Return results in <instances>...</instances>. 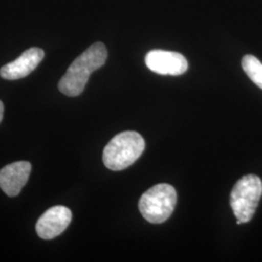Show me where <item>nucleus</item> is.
<instances>
[{"instance_id": "5", "label": "nucleus", "mask_w": 262, "mask_h": 262, "mask_svg": "<svg viewBox=\"0 0 262 262\" xmlns=\"http://www.w3.org/2000/svg\"><path fill=\"white\" fill-rule=\"evenodd\" d=\"M145 62L150 71L160 75H182L188 69L185 56L176 52L163 50L149 52L145 57Z\"/></svg>"}, {"instance_id": "4", "label": "nucleus", "mask_w": 262, "mask_h": 262, "mask_svg": "<svg viewBox=\"0 0 262 262\" xmlns=\"http://www.w3.org/2000/svg\"><path fill=\"white\" fill-rule=\"evenodd\" d=\"M262 195V182L256 175L250 174L240 179L230 194V206L237 220L249 223L255 213Z\"/></svg>"}, {"instance_id": "3", "label": "nucleus", "mask_w": 262, "mask_h": 262, "mask_svg": "<svg viewBox=\"0 0 262 262\" xmlns=\"http://www.w3.org/2000/svg\"><path fill=\"white\" fill-rule=\"evenodd\" d=\"M177 203V192L168 184L148 189L139 200L141 214L150 224H162L172 215Z\"/></svg>"}, {"instance_id": "7", "label": "nucleus", "mask_w": 262, "mask_h": 262, "mask_svg": "<svg viewBox=\"0 0 262 262\" xmlns=\"http://www.w3.org/2000/svg\"><path fill=\"white\" fill-rule=\"evenodd\" d=\"M45 53L42 49L30 48L14 61L1 67L0 76L6 80H19L29 75L42 61Z\"/></svg>"}, {"instance_id": "6", "label": "nucleus", "mask_w": 262, "mask_h": 262, "mask_svg": "<svg viewBox=\"0 0 262 262\" xmlns=\"http://www.w3.org/2000/svg\"><path fill=\"white\" fill-rule=\"evenodd\" d=\"M72 220V213L66 206L52 207L39 217L36 233L44 240H51L61 234Z\"/></svg>"}, {"instance_id": "1", "label": "nucleus", "mask_w": 262, "mask_h": 262, "mask_svg": "<svg viewBox=\"0 0 262 262\" xmlns=\"http://www.w3.org/2000/svg\"><path fill=\"white\" fill-rule=\"evenodd\" d=\"M108 56L103 43H94L78 56L58 83V90L67 96H78L84 92L90 76L105 64Z\"/></svg>"}, {"instance_id": "8", "label": "nucleus", "mask_w": 262, "mask_h": 262, "mask_svg": "<svg viewBox=\"0 0 262 262\" xmlns=\"http://www.w3.org/2000/svg\"><path fill=\"white\" fill-rule=\"evenodd\" d=\"M31 172L28 161H17L0 170V187L10 197L17 196L28 183Z\"/></svg>"}, {"instance_id": "2", "label": "nucleus", "mask_w": 262, "mask_h": 262, "mask_svg": "<svg viewBox=\"0 0 262 262\" xmlns=\"http://www.w3.org/2000/svg\"><path fill=\"white\" fill-rule=\"evenodd\" d=\"M145 150V141L138 132L124 131L116 135L103 150V162L107 168L121 171L129 167Z\"/></svg>"}, {"instance_id": "10", "label": "nucleus", "mask_w": 262, "mask_h": 262, "mask_svg": "<svg viewBox=\"0 0 262 262\" xmlns=\"http://www.w3.org/2000/svg\"><path fill=\"white\" fill-rule=\"evenodd\" d=\"M3 114H4V105L2 103V101L0 100V122L3 119Z\"/></svg>"}, {"instance_id": "9", "label": "nucleus", "mask_w": 262, "mask_h": 262, "mask_svg": "<svg viewBox=\"0 0 262 262\" xmlns=\"http://www.w3.org/2000/svg\"><path fill=\"white\" fill-rule=\"evenodd\" d=\"M242 67L248 77L262 90L261 62L255 56L247 55L242 59Z\"/></svg>"}]
</instances>
